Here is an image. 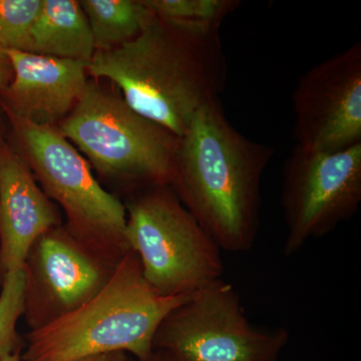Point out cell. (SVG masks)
Returning a JSON list of instances; mask_svg holds the SVG:
<instances>
[{"label":"cell","instance_id":"1","mask_svg":"<svg viewBox=\"0 0 361 361\" xmlns=\"http://www.w3.org/2000/svg\"><path fill=\"white\" fill-rule=\"evenodd\" d=\"M219 30L153 13L135 39L96 51L87 73L109 80L130 108L180 137L195 114L224 90L227 68Z\"/></svg>","mask_w":361,"mask_h":361},{"label":"cell","instance_id":"2","mask_svg":"<svg viewBox=\"0 0 361 361\" xmlns=\"http://www.w3.org/2000/svg\"><path fill=\"white\" fill-rule=\"evenodd\" d=\"M274 153L235 129L218 99L197 111L180 135L170 187L221 250L254 246L261 179Z\"/></svg>","mask_w":361,"mask_h":361},{"label":"cell","instance_id":"3","mask_svg":"<svg viewBox=\"0 0 361 361\" xmlns=\"http://www.w3.org/2000/svg\"><path fill=\"white\" fill-rule=\"evenodd\" d=\"M190 296H163L154 290L132 250L89 302L44 329L28 332L21 360L75 361L125 353L137 361H151L159 325Z\"/></svg>","mask_w":361,"mask_h":361},{"label":"cell","instance_id":"4","mask_svg":"<svg viewBox=\"0 0 361 361\" xmlns=\"http://www.w3.org/2000/svg\"><path fill=\"white\" fill-rule=\"evenodd\" d=\"M58 129L97 174L129 194L172 183L180 137L130 108L113 85L89 80Z\"/></svg>","mask_w":361,"mask_h":361},{"label":"cell","instance_id":"5","mask_svg":"<svg viewBox=\"0 0 361 361\" xmlns=\"http://www.w3.org/2000/svg\"><path fill=\"white\" fill-rule=\"evenodd\" d=\"M7 116L13 127L14 149L47 198L63 209L66 229L87 248L120 263L132 251L125 204L99 184L89 161L58 128Z\"/></svg>","mask_w":361,"mask_h":361},{"label":"cell","instance_id":"6","mask_svg":"<svg viewBox=\"0 0 361 361\" xmlns=\"http://www.w3.org/2000/svg\"><path fill=\"white\" fill-rule=\"evenodd\" d=\"M127 239L142 275L163 296L192 295L222 279L221 248L168 185L129 194Z\"/></svg>","mask_w":361,"mask_h":361},{"label":"cell","instance_id":"7","mask_svg":"<svg viewBox=\"0 0 361 361\" xmlns=\"http://www.w3.org/2000/svg\"><path fill=\"white\" fill-rule=\"evenodd\" d=\"M288 341L283 327L251 324L238 292L219 279L169 312L153 350L163 361H278Z\"/></svg>","mask_w":361,"mask_h":361},{"label":"cell","instance_id":"8","mask_svg":"<svg viewBox=\"0 0 361 361\" xmlns=\"http://www.w3.org/2000/svg\"><path fill=\"white\" fill-rule=\"evenodd\" d=\"M360 203L361 144L337 152L295 145L282 178L284 255H295L310 240L334 232L357 213Z\"/></svg>","mask_w":361,"mask_h":361},{"label":"cell","instance_id":"9","mask_svg":"<svg viewBox=\"0 0 361 361\" xmlns=\"http://www.w3.org/2000/svg\"><path fill=\"white\" fill-rule=\"evenodd\" d=\"M118 265L87 248L63 224L40 235L23 265V317L30 331L89 302L109 283Z\"/></svg>","mask_w":361,"mask_h":361},{"label":"cell","instance_id":"10","mask_svg":"<svg viewBox=\"0 0 361 361\" xmlns=\"http://www.w3.org/2000/svg\"><path fill=\"white\" fill-rule=\"evenodd\" d=\"M296 146L343 151L361 144V44L308 71L292 96Z\"/></svg>","mask_w":361,"mask_h":361},{"label":"cell","instance_id":"11","mask_svg":"<svg viewBox=\"0 0 361 361\" xmlns=\"http://www.w3.org/2000/svg\"><path fill=\"white\" fill-rule=\"evenodd\" d=\"M13 78L0 92L6 116L42 127L58 128L84 94L87 63L21 51H4Z\"/></svg>","mask_w":361,"mask_h":361},{"label":"cell","instance_id":"12","mask_svg":"<svg viewBox=\"0 0 361 361\" xmlns=\"http://www.w3.org/2000/svg\"><path fill=\"white\" fill-rule=\"evenodd\" d=\"M58 205L47 198L32 170L0 134V286L23 268L40 235L63 225Z\"/></svg>","mask_w":361,"mask_h":361},{"label":"cell","instance_id":"13","mask_svg":"<svg viewBox=\"0 0 361 361\" xmlns=\"http://www.w3.org/2000/svg\"><path fill=\"white\" fill-rule=\"evenodd\" d=\"M30 52L89 65L96 47L80 1L42 0L30 32Z\"/></svg>","mask_w":361,"mask_h":361},{"label":"cell","instance_id":"14","mask_svg":"<svg viewBox=\"0 0 361 361\" xmlns=\"http://www.w3.org/2000/svg\"><path fill=\"white\" fill-rule=\"evenodd\" d=\"M96 51H110L141 33L152 16L142 0H80Z\"/></svg>","mask_w":361,"mask_h":361},{"label":"cell","instance_id":"15","mask_svg":"<svg viewBox=\"0 0 361 361\" xmlns=\"http://www.w3.org/2000/svg\"><path fill=\"white\" fill-rule=\"evenodd\" d=\"M158 18L194 27L220 30L240 6L237 0H142Z\"/></svg>","mask_w":361,"mask_h":361},{"label":"cell","instance_id":"16","mask_svg":"<svg viewBox=\"0 0 361 361\" xmlns=\"http://www.w3.org/2000/svg\"><path fill=\"white\" fill-rule=\"evenodd\" d=\"M25 275L23 268L7 275L0 292V357L23 351L25 341L16 330L23 314Z\"/></svg>","mask_w":361,"mask_h":361},{"label":"cell","instance_id":"17","mask_svg":"<svg viewBox=\"0 0 361 361\" xmlns=\"http://www.w3.org/2000/svg\"><path fill=\"white\" fill-rule=\"evenodd\" d=\"M42 0H0V51L30 52V32Z\"/></svg>","mask_w":361,"mask_h":361},{"label":"cell","instance_id":"18","mask_svg":"<svg viewBox=\"0 0 361 361\" xmlns=\"http://www.w3.org/2000/svg\"><path fill=\"white\" fill-rule=\"evenodd\" d=\"M13 78V66L4 51H0V92L6 90Z\"/></svg>","mask_w":361,"mask_h":361},{"label":"cell","instance_id":"19","mask_svg":"<svg viewBox=\"0 0 361 361\" xmlns=\"http://www.w3.org/2000/svg\"><path fill=\"white\" fill-rule=\"evenodd\" d=\"M129 356L130 355L125 353H106V355L89 356V357L75 361H126Z\"/></svg>","mask_w":361,"mask_h":361},{"label":"cell","instance_id":"20","mask_svg":"<svg viewBox=\"0 0 361 361\" xmlns=\"http://www.w3.org/2000/svg\"><path fill=\"white\" fill-rule=\"evenodd\" d=\"M21 353L23 351H16V353H11L0 357V361H23L21 360Z\"/></svg>","mask_w":361,"mask_h":361},{"label":"cell","instance_id":"21","mask_svg":"<svg viewBox=\"0 0 361 361\" xmlns=\"http://www.w3.org/2000/svg\"><path fill=\"white\" fill-rule=\"evenodd\" d=\"M126 361H137L135 360V358H133L132 356H129V357L127 358V360ZM151 361H163L161 360L159 356H157L156 355H154L153 358H152Z\"/></svg>","mask_w":361,"mask_h":361}]
</instances>
